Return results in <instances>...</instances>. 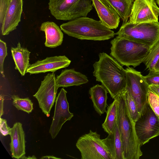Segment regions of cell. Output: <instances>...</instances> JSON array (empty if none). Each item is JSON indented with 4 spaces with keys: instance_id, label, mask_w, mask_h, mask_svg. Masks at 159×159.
I'll return each mask as SVG.
<instances>
[{
    "instance_id": "15",
    "label": "cell",
    "mask_w": 159,
    "mask_h": 159,
    "mask_svg": "<svg viewBox=\"0 0 159 159\" xmlns=\"http://www.w3.org/2000/svg\"><path fill=\"white\" fill-rule=\"evenodd\" d=\"M100 21L110 29H116L118 26L120 17L113 8L103 0H91Z\"/></svg>"
},
{
    "instance_id": "10",
    "label": "cell",
    "mask_w": 159,
    "mask_h": 159,
    "mask_svg": "<svg viewBox=\"0 0 159 159\" xmlns=\"http://www.w3.org/2000/svg\"><path fill=\"white\" fill-rule=\"evenodd\" d=\"M56 78L54 72L47 75L41 81L37 91L33 96L37 99L42 112L48 117L50 116L58 89Z\"/></svg>"
},
{
    "instance_id": "1",
    "label": "cell",
    "mask_w": 159,
    "mask_h": 159,
    "mask_svg": "<svg viewBox=\"0 0 159 159\" xmlns=\"http://www.w3.org/2000/svg\"><path fill=\"white\" fill-rule=\"evenodd\" d=\"M93 64V75L114 99L126 86L125 70L112 57L102 52Z\"/></svg>"
},
{
    "instance_id": "33",
    "label": "cell",
    "mask_w": 159,
    "mask_h": 159,
    "mask_svg": "<svg viewBox=\"0 0 159 159\" xmlns=\"http://www.w3.org/2000/svg\"><path fill=\"white\" fill-rule=\"evenodd\" d=\"M4 95L1 94L0 96V117L3 114V102L4 100Z\"/></svg>"
},
{
    "instance_id": "23",
    "label": "cell",
    "mask_w": 159,
    "mask_h": 159,
    "mask_svg": "<svg viewBox=\"0 0 159 159\" xmlns=\"http://www.w3.org/2000/svg\"><path fill=\"white\" fill-rule=\"evenodd\" d=\"M107 107V115L102 127L104 131L109 134L113 130L116 122L117 106L115 99Z\"/></svg>"
},
{
    "instance_id": "7",
    "label": "cell",
    "mask_w": 159,
    "mask_h": 159,
    "mask_svg": "<svg viewBox=\"0 0 159 159\" xmlns=\"http://www.w3.org/2000/svg\"><path fill=\"white\" fill-rule=\"evenodd\" d=\"M76 146L81 153V159H112L103 139L91 130L79 137Z\"/></svg>"
},
{
    "instance_id": "14",
    "label": "cell",
    "mask_w": 159,
    "mask_h": 159,
    "mask_svg": "<svg viewBox=\"0 0 159 159\" xmlns=\"http://www.w3.org/2000/svg\"><path fill=\"white\" fill-rule=\"evenodd\" d=\"M23 6V0H9L8 7L1 24L2 35H8L16 29L20 21Z\"/></svg>"
},
{
    "instance_id": "6",
    "label": "cell",
    "mask_w": 159,
    "mask_h": 159,
    "mask_svg": "<svg viewBox=\"0 0 159 159\" xmlns=\"http://www.w3.org/2000/svg\"><path fill=\"white\" fill-rule=\"evenodd\" d=\"M91 0H49V9L56 19L70 20L86 17L92 10Z\"/></svg>"
},
{
    "instance_id": "9",
    "label": "cell",
    "mask_w": 159,
    "mask_h": 159,
    "mask_svg": "<svg viewBox=\"0 0 159 159\" xmlns=\"http://www.w3.org/2000/svg\"><path fill=\"white\" fill-rule=\"evenodd\" d=\"M126 86L134 99L141 113L148 102L149 85L144 76L140 72L132 67H128L125 69Z\"/></svg>"
},
{
    "instance_id": "32",
    "label": "cell",
    "mask_w": 159,
    "mask_h": 159,
    "mask_svg": "<svg viewBox=\"0 0 159 159\" xmlns=\"http://www.w3.org/2000/svg\"><path fill=\"white\" fill-rule=\"evenodd\" d=\"M149 89L159 97V86L151 84L149 85Z\"/></svg>"
},
{
    "instance_id": "8",
    "label": "cell",
    "mask_w": 159,
    "mask_h": 159,
    "mask_svg": "<svg viewBox=\"0 0 159 159\" xmlns=\"http://www.w3.org/2000/svg\"><path fill=\"white\" fill-rule=\"evenodd\" d=\"M135 132L142 146L159 136V118L148 102L134 123Z\"/></svg>"
},
{
    "instance_id": "5",
    "label": "cell",
    "mask_w": 159,
    "mask_h": 159,
    "mask_svg": "<svg viewBox=\"0 0 159 159\" xmlns=\"http://www.w3.org/2000/svg\"><path fill=\"white\" fill-rule=\"evenodd\" d=\"M115 35L144 44L151 49L159 41V22H123Z\"/></svg>"
},
{
    "instance_id": "3",
    "label": "cell",
    "mask_w": 159,
    "mask_h": 159,
    "mask_svg": "<svg viewBox=\"0 0 159 159\" xmlns=\"http://www.w3.org/2000/svg\"><path fill=\"white\" fill-rule=\"evenodd\" d=\"M61 30L69 36L80 40L103 41L114 37V31L100 21L81 16L61 25Z\"/></svg>"
},
{
    "instance_id": "29",
    "label": "cell",
    "mask_w": 159,
    "mask_h": 159,
    "mask_svg": "<svg viewBox=\"0 0 159 159\" xmlns=\"http://www.w3.org/2000/svg\"><path fill=\"white\" fill-rule=\"evenodd\" d=\"M144 77L149 85L154 84L159 86V71L149 70V73Z\"/></svg>"
},
{
    "instance_id": "22",
    "label": "cell",
    "mask_w": 159,
    "mask_h": 159,
    "mask_svg": "<svg viewBox=\"0 0 159 159\" xmlns=\"http://www.w3.org/2000/svg\"><path fill=\"white\" fill-rule=\"evenodd\" d=\"M103 0L116 11L123 22L128 21L131 14L134 0Z\"/></svg>"
},
{
    "instance_id": "34",
    "label": "cell",
    "mask_w": 159,
    "mask_h": 159,
    "mask_svg": "<svg viewBox=\"0 0 159 159\" xmlns=\"http://www.w3.org/2000/svg\"><path fill=\"white\" fill-rule=\"evenodd\" d=\"M40 159H61V158H58L54 156H44L42 157Z\"/></svg>"
},
{
    "instance_id": "36",
    "label": "cell",
    "mask_w": 159,
    "mask_h": 159,
    "mask_svg": "<svg viewBox=\"0 0 159 159\" xmlns=\"http://www.w3.org/2000/svg\"><path fill=\"white\" fill-rule=\"evenodd\" d=\"M20 159H37L35 156L34 155L32 157L28 156V157H26L24 156L22 157Z\"/></svg>"
},
{
    "instance_id": "24",
    "label": "cell",
    "mask_w": 159,
    "mask_h": 159,
    "mask_svg": "<svg viewBox=\"0 0 159 159\" xmlns=\"http://www.w3.org/2000/svg\"><path fill=\"white\" fill-rule=\"evenodd\" d=\"M121 93L125 99L131 117L135 123L140 115L137 104L127 89L125 88Z\"/></svg>"
},
{
    "instance_id": "18",
    "label": "cell",
    "mask_w": 159,
    "mask_h": 159,
    "mask_svg": "<svg viewBox=\"0 0 159 159\" xmlns=\"http://www.w3.org/2000/svg\"><path fill=\"white\" fill-rule=\"evenodd\" d=\"M40 30L45 33L44 45L46 47L55 48L62 43L63 34L60 28L55 23L49 21L43 22L41 25Z\"/></svg>"
},
{
    "instance_id": "30",
    "label": "cell",
    "mask_w": 159,
    "mask_h": 159,
    "mask_svg": "<svg viewBox=\"0 0 159 159\" xmlns=\"http://www.w3.org/2000/svg\"><path fill=\"white\" fill-rule=\"evenodd\" d=\"M11 128L7 125V120L5 119L0 118V130L2 135L6 136L10 135L11 133Z\"/></svg>"
},
{
    "instance_id": "25",
    "label": "cell",
    "mask_w": 159,
    "mask_h": 159,
    "mask_svg": "<svg viewBox=\"0 0 159 159\" xmlns=\"http://www.w3.org/2000/svg\"><path fill=\"white\" fill-rule=\"evenodd\" d=\"M13 100L12 104L19 110H21L28 114L30 113L33 109V103L28 98H23L17 95L11 96Z\"/></svg>"
},
{
    "instance_id": "28",
    "label": "cell",
    "mask_w": 159,
    "mask_h": 159,
    "mask_svg": "<svg viewBox=\"0 0 159 159\" xmlns=\"http://www.w3.org/2000/svg\"><path fill=\"white\" fill-rule=\"evenodd\" d=\"M7 55V47L6 43L1 39L0 40V72L2 76L4 77L3 64L4 60Z\"/></svg>"
},
{
    "instance_id": "4",
    "label": "cell",
    "mask_w": 159,
    "mask_h": 159,
    "mask_svg": "<svg viewBox=\"0 0 159 159\" xmlns=\"http://www.w3.org/2000/svg\"><path fill=\"white\" fill-rule=\"evenodd\" d=\"M110 55L122 66L134 68L143 62L150 52L147 46L118 36L111 41Z\"/></svg>"
},
{
    "instance_id": "11",
    "label": "cell",
    "mask_w": 159,
    "mask_h": 159,
    "mask_svg": "<svg viewBox=\"0 0 159 159\" xmlns=\"http://www.w3.org/2000/svg\"><path fill=\"white\" fill-rule=\"evenodd\" d=\"M67 93L64 88H61L56 99L54 115L49 130L53 139L56 137L63 125L74 116L69 110Z\"/></svg>"
},
{
    "instance_id": "21",
    "label": "cell",
    "mask_w": 159,
    "mask_h": 159,
    "mask_svg": "<svg viewBox=\"0 0 159 159\" xmlns=\"http://www.w3.org/2000/svg\"><path fill=\"white\" fill-rule=\"evenodd\" d=\"M103 141L112 159H124L122 142L116 122L113 130Z\"/></svg>"
},
{
    "instance_id": "16",
    "label": "cell",
    "mask_w": 159,
    "mask_h": 159,
    "mask_svg": "<svg viewBox=\"0 0 159 159\" xmlns=\"http://www.w3.org/2000/svg\"><path fill=\"white\" fill-rule=\"evenodd\" d=\"M10 135L11 139L10 145L12 157L20 159L25 154V133L22 124L20 122L14 123L11 128Z\"/></svg>"
},
{
    "instance_id": "20",
    "label": "cell",
    "mask_w": 159,
    "mask_h": 159,
    "mask_svg": "<svg viewBox=\"0 0 159 159\" xmlns=\"http://www.w3.org/2000/svg\"><path fill=\"white\" fill-rule=\"evenodd\" d=\"M11 51L15 65V69L22 76H24L30 65L29 60L31 52L27 48L22 47L20 42L16 47L11 48Z\"/></svg>"
},
{
    "instance_id": "27",
    "label": "cell",
    "mask_w": 159,
    "mask_h": 159,
    "mask_svg": "<svg viewBox=\"0 0 159 159\" xmlns=\"http://www.w3.org/2000/svg\"><path fill=\"white\" fill-rule=\"evenodd\" d=\"M148 102L151 108L159 118V97L150 89L148 93Z\"/></svg>"
},
{
    "instance_id": "12",
    "label": "cell",
    "mask_w": 159,
    "mask_h": 159,
    "mask_svg": "<svg viewBox=\"0 0 159 159\" xmlns=\"http://www.w3.org/2000/svg\"><path fill=\"white\" fill-rule=\"evenodd\" d=\"M159 7L155 0H134L129 20L137 23L158 22Z\"/></svg>"
},
{
    "instance_id": "35",
    "label": "cell",
    "mask_w": 159,
    "mask_h": 159,
    "mask_svg": "<svg viewBox=\"0 0 159 159\" xmlns=\"http://www.w3.org/2000/svg\"><path fill=\"white\" fill-rule=\"evenodd\" d=\"M154 70L156 71H159V58L154 66Z\"/></svg>"
},
{
    "instance_id": "13",
    "label": "cell",
    "mask_w": 159,
    "mask_h": 159,
    "mask_svg": "<svg viewBox=\"0 0 159 159\" xmlns=\"http://www.w3.org/2000/svg\"><path fill=\"white\" fill-rule=\"evenodd\" d=\"M71 62V61L65 55L47 57L30 64L27 73L33 74L55 72L59 69L68 67Z\"/></svg>"
},
{
    "instance_id": "26",
    "label": "cell",
    "mask_w": 159,
    "mask_h": 159,
    "mask_svg": "<svg viewBox=\"0 0 159 159\" xmlns=\"http://www.w3.org/2000/svg\"><path fill=\"white\" fill-rule=\"evenodd\" d=\"M159 58V41L151 49L143 62L148 70H154V66Z\"/></svg>"
},
{
    "instance_id": "37",
    "label": "cell",
    "mask_w": 159,
    "mask_h": 159,
    "mask_svg": "<svg viewBox=\"0 0 159 159\" xmlns=\"http://www.w3.org/2000/svg\"><path fill=\"white\" fill-rule=\"evenodd\" d=\"M156 1L157 4L158 5L159 7V0H156Z\"/></svg>"
},
{
    "instance_id": "31",
    "label": "cell",
    "mask_w": 159,
    "mask_h": 159,
    "mask_svg": "<svg viewBox=\"0 0 159 159\" xmlns=\"http://www.w3.org/2000/svg\"><path fill=\"white\" fill-rule=\"evenodd\" d=\"M9 0H0V22L2 24L8 7Z\"/></svg>"
},
{
    "instance_id": "19",
    "label": "cell",
    "mask_w": 159,
    "mask_h": 159,
    "mask_svg": "<svg viewBox=\"0 0 159 159\" xmlns=\"http://www.w3.org/2000/svg\"><path fill=\"white\" fill-rule=\"evenodd\" d=\"M108 93L106 89L102 84H96L91 87L89 90V93L93 107L100 116L107 112Z\"/></svg>"
},
{
    "instance_id": "17",
    "label": "cell",
    "mask_w": 159,
    "mask_h": 159,
    "mask_svg": "<svg viewBox=\"0 0 159 159\" xmlns=\"http://www.w3.org/2000/svg\"><path fill=\"white\" fill-rule=\"evenodd\" d=\"M88 82L89 80L86 75L75 71L74 69H66L63 70L56 78L57 89L60 87L80 86Z\"/></svg>"
},
{
    "instance_id": "2",
    "label": "cell",
    "mask_w": 159,
    "mask_h": 159,
    "mask_svg": "<svg viewBox=\"0 0 159 159\" xmlns=\"http://www.w3.org/2000/svg\"><path fill=\"white\" fill-rule=\"evenodd\" d=\"M116 102V122L122 142L124 159H139L142 155V146L135 132L133 120L120 93L114 98Z\"/></svg>"
}]
</instances>
